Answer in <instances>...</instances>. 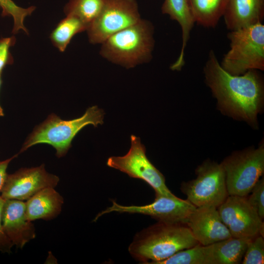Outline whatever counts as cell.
I'll return each mask as SVG.
<instances>
[{"label":"cell","instance_id":"1","mask_svg":"<svg viewBox=\"0 0 264 264\" xmlns=\"http://www.w3.org/2000/svg\"><path fill=\"white\" fill-rule=\"evenodd\" d=\"M205 81L222 113L257 127V117L264 98V86L258 70L233 75L221 66L211 50L203 67Z\"/></svg>","mask_w":264,"mask_h":264},{"label":"cell","instance_id":"2","mask_svg":"<svg viewBox=\"0 0 264 264\" xmlns=\"http://www.w3.org/2000/svg\"><path fill=\"white\" fill-rule=\"evenodd\" d=\"M198 243L186 224L158 221L137 233L128 251L142 264H155Z\"/></svg>","mask_w":264,"mask_h":264},{"label":"cell","instance_id":"3","mask_svg":"<svg viewBox=\"0 0 264 264\" xmlns=\"http://www.w3.org/2000/svg\"><path fill=\"white\" fill-rule=\"evenodd\" d=\"M154 33L152 23L141 19L106 39L101 44L99 53L113 64L127 69L133 68L151 60Z\"/></svg>","mask_w":264,"mask_h":264},{"label":"cell","instance_id":"4","mask_svg":"<svg viewBox=\"0 0 264 264\" xmlns=\"http://www.w3.org/2000/svg\"><path fill=\"white\" fill-rule=\"evenodd\" d=\"M105 113L97 106L88 108L81 117L72 120H63L52 113L37 126L23 143L19 153L38 144H47L56 150L58 157L65 156L71 147L76 134L85 126L97 127L103 124Z\"/></svg>","mask_w":264,"mask_h":264},{"label":"cell","instance_id":"5","mask_svg":"<svg viewBox=\"0 0 264 264\" xmlns=\"http://www.w3.org/2000/svg\"><path fill=\"white\" fill-rule=\"evenodd\" d=\"M230 49L220 64L227 72L241 75L264 69V25L262 22L230 31Z\"/></svg>","mask_w":264,"mask_h":264},{"label":"cell","instance_id":"6","mask_svg":"<svg viewBox=\"0 0 264 264\" xmlns=\"http://www.w3.org/2000/svg\"><path fill=\"white\" fill-rule=\"evenodd\" d=\"M221 163L229 195L246 197L264 174V144L235 152Z\"/></svg>","mask_w":264,"mask_h":264},{"label":"cell","instance_id":"7","mask_svg":"<svg viewBox=\"0 0 264 264\" xmlns=\"http://www.w3.org/2000/svg\"><path fill=\"white\" fill-rule=\"evenodd\" d=\"M196 177L183 182L180 189L197 207L218 208L229 196L225 172L221 163L206 160L196 169Z\"/></svg>","mask_w":264,"mask_h":264},{"label":"cell","instance_id":"8","mask_svg":"<svg viewBox=\"0 0 264 264\" xmlns=\"http://www.w3.org/2000/svg\"><path fill=\"white\" fill-rule=\"evenodd\" d=\"M131 146L128 152L122 156H112L107 165L118 170L129 176L145 181L154 190L155 196L176 197L166 185L163 174L151 162L146 155V148L140 138L131 136Z\"/></svg>","mask_w":264,"mask_h":264},{"label":"cell","instance_id":"9","mask_svg":"<svg viewBox=\"0 0 264 264\" xmlns=\"http://www.w3.org/2000/svg\"><path fill=\"white\" fill-rule=\"evenodd\" d=\"M141 19L136 0H103L100 12L86 30L88 41L92 44H101Z\"/></svg>","mask_w":264,"mask_h":264},{"label":"cell","instance_id":"10","mask_svg":"<svg viewBox=\"0 0 264 264\" xmlns=\"http://www.w3.org/2000/svg\"><path fill=\"white\" fill-rule=\"evenodd\" d=\"M196 208L188 199H182L176 196L171 198L157 195L152 203L142 206L122 205L112 200L111 206L99 213L94 221L103 215L116 212L148 215L165 223L186 224Z\"/></svg>","mask_w":264,"mask_h":264},{"label":"cell","instance_id":"11","mask_svg":"<svg viewBox=\"0 0 264 264\" xmlns=\"http://www.w3.org/2000/svg\"><path fill=\"white\" fill-rule=\"evenodd\" d=\"M59 177L48 173L43 164L39 166L22 168L14 173L7 174L0 196L5 199L27 200L40 190L55 188Z\"/></svg>","mask_w":264,"mask_h":264},{"label":"cell","instance_id":"12","mask_svg":"<svg viewBox=\"0 0 264 264\" xmlns=\"http://www.w3.org/2000/svg\"><path fill=\"white\" fill-rule=\"evenodd\" d=\"M220 218L235 238H253L264 227L263 220L246 197L229 195L218 208Z\"/></svg>","mask_w":264,"mask_h":264},{"label":"cell","instance_id":"13","mask_svg":"<svg viewBox=\"0 0 264 264\" xmlns=\"http://www.w3.org/2000/svg\"><path fill=\"white\" fill-rule=\"evenodd\" d=\"M194 237L202 245H207L232 237L222 222L217 207H197L186 223Z\"/></svg>","mask_w":264,"mask_h":264},{"label":"cell","instance_id":"14","mask_svg":"<svg viewBox=\"0 0 264 264\" xmlns=\"http://www.w3.org/2000/svg\"><path fill=\"white\" fill-rule=\"evenodd\" d=\"M4 231L14 246L22 249L36 237L35 228L26 215L25 202L5 199L2 211Z\"/></svg>","mask_w":264,"mask_h":264},{"label":"cell","instance_id":"15","mask_svg":"<svg viewBox=\"0 0 264 264\" xmlns=\"http://www.w3.org/2000/svg\"><path fill=\"white\" fill-rule=\"evenodd\" d=\"M223 16L230 31L262 22L264 0H228Z\"/></svg>","mask_w":264,"mask_h":264},{"label":"cell","instance_id":"16","mask_svg":"<svg viewBox=\"0 0 264 264\" xmlns=\"http://www.w3.org/2000/svg\"><path fill=\"white\" fill-rule=\"evenodd\" d=\"M64 199L53 187L44 188L25 202L27 219L49 220L57 217L61 213Z\"/></svg>","mask_w":264,"mask_h":264},{"label":"cell","instance_id":"17","mask_svg":"<svg viewBox=\"0 0 264 264\" xmlns=\"http://www.w3.org/2000/svg\"><path fill=\"white\" fill-rule=\"evenodd\" d=\"M252 238L231 237L209 244L212 264H240Z\"/></svg>","mask_w":264,"mask_h":264},{"label":"cell","instance_id":"18","mask_svg":"<svg viewBox=\"0 0 264 264\" xmlns=\"http://www.w3.org/2000/svg\"><path fill=\"white\" fill-rule=\"evenodd\" d=\"M228 0H187L195 22L215 27L224 13Z\"/></svg>","mask_w":264,"mask_h":264},{"label":"cell","instance_id":"19","mask_svg":"<svg viewBox=\"0 0 264 264\" xmlns=\"http://www.w3.org/2000/svg\"><path fill=\"white\" fill-rule=\"evenodd\" d=\"M161 11L178 22L182 30V43L179 56L184 55L185 49L190 38L195 21L190 11L187 0H164Z\"/></svg>","mask_w":264,"mask_h":264},{"label":"cell","instance_id":"20","mask_svg":"<svg viewBox=\"0 0 264 264\" xmlns=\"http://www.w3.org/2000/svg\"><path fill=\"white\" fill-rule=\"evenodd\" d=\"M87 28L88 25L79 18L67 15L52 30L49 38L54 46L60 51L64 52L72 38Z\"/></svg>","mask_w":264,"mask_h":264},{"label":"cell","instance_id":"21","mask_svg":"<svg viewBox=\"0 0 264 264\" xmlns=\"http://www.w3.org/2000/svg\"><path fill=\"white\" fill-rule=\"evenodd\" d=\"M155 264H211L209 245L198 243L180 250Z\"/></svg>","mask_w":264,"mask_h":264},{"label":"cell","instance_id":"22","mask_svg":"<svg viewBox=\"0 0 264 264\" xmlns=\"http://www.w3.org/2000/svg\"><path fill=\"white\" fill-rule=\"evenodd\" d=\"M103 0H69L64 9L66 15L74 16L88 25L100 12Z\"/></svg>","mask_w":264,"mask_h":264},{"label":"cell","instance_id":"23","mask_svg":"<svg viewBox=\"0 0 264 264\" xmlns=\"http://www.w3.org/2000/svg\"><path fill=\"white\" fill-rule=\"evenodd\" d=\"M0 8L2 10L3 16H11L13 18L14 24L12 33L17 34L19 30H22L26 34H28L23 22L25 18L31 15L35 10V6H31L24 8L17 5L12 0H0Z\"/></svg>","mask_w":264,"mask_h":264},{"label":"cell","instance_id":"24","mask_svg":"<svg viewBox=\"0 0 264 264\" xmlns=\"http://www.w3.org/2000/svg\"><path fill=\"white\" fill-rule=\"evenodd\" d=\"M264 262V239L261 235L252 238L248 243L242 263L262 264Z\"/></svg>","mask_w":264,"mask_h":264},{"label":"cell","instance_id":"25","mask_svg":"<svg viewBox=\"0 0 264 264\" xmlns=\"http://www.w3.org/2000/svg\"><path fill=\"white\" fill-rule=\"evenodd\" d=\"M247 198L248 203L257 212L260 217L264 219V179L257 182Z\"/></svg>","mask_w":264,"mask_h":264},{"label":"cell","instance_id":"26","mask_svg":"<svg viewBox=\"0 0 264 264\" xmlns=\"http://www.w3.org/2000/svg\"><path fill=\"white\" fill-rule=\"evenodd\" d=\"M14 36L0 39V73L7 65H11L14 62L13 57L10 51L11 47L16 43Z\"/></svg>","mask_w":264,"mask_h":264},{"label":"cell","instance_id":"27","mask_svg":"<svg viewBox=\"0 0 264 264\" xmlns=\"http://www.w3.org/2000/svg\"><path fill=\"white\" fill-rule=\"evenodd\" d=\"M5 199L0 196V252L8 253L11 252L14 246L3 228L2 223V211Z\"/></svg>","mask_w":264,"mask_h":264},{"label":"cell","instance_id":"28","mask_svg":"<svg viewBox=\"0 0 264 264\" xmlns=\"http://www.w3.org/2000/svg\"><path fill=\"white\" fill-rule=\"evenodd\" d=\"M17 155L18 154L14 155L10 158L0 161V193L3 187L7 174V169L8 165L10 162L17 156Z\"/></svg>","mask_w":264,"mask_h":264},{"label":"cell","instance_id":"29","mask_svg":"<svg viewBox=\"0 0 264 264\" xmlns=\"http://www.w3.org/2000/svg\"><path fill=\"white\" fill-rule=\"evenodd\" d=\"M1 83H2L1 74L0 73V88L1 85ZM4 116L3 110L0 104V116Z\"/></svg>","mask_w":264,"mask_h":264}]
</instances>
